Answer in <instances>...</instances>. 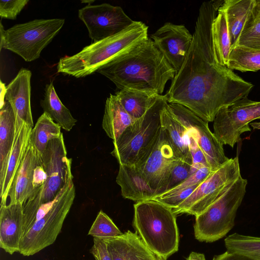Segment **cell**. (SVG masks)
I'll return each instance as SVG.
<instances>
[{
  "label": "cell",
  "mask_w": 260,
  "mask_h": 260,
  "mask_svg": "<svg viewBox=\"0 0 260 260\" xmlns=\"http://www.w3.org/2000/svg\"><path fill=\"white\" fill-rule=\"evenodd\" d=\"M223 2L201 4L191 45L166 94L168 103L182 105L208 122H213L222 108L248 97L253 87L216 59L211 27Z\"/></svg>",
  "instance_id": "1"
},
{
  "label": "cell",
  "mask_w": 260,
  "mask_h": 260,
  "mask_svg": "<svg viewBox=\"0 0 260 260\" xmlns=\"http://www.w3.org/2000/svg\"><path fill=\"white\" fill-rule=\"evenodd\" d=\"M96 72L119 90L129 89L162 94L176 72L150 38L124 52Z\"/></svg>",
  "instance_id": "2"
},
{
  "label": "cell",
  "mask_w": 260,
  "mask_h": 260,
  "mask_svg": "<svg viewBox=\"0 0 260 260\" xmlns=\"http://www.w3.org/2000/svg\"><path fill=\"white\" fill-rule=\"evenodd\" d=\"M179 159L161 127L155 145L138 163L119 165L116 181L122 197L139 202L165 192L172 170Z\"/></svg>",
  "instance_id": "3"
},
{
  "label": "cell",
  "mask_w": 260,
  "mask_h": 260,
  "mask_svg": "<svg viewBox=\"0 0 260 260\" xmlns=\"http://www.w3.org/2000/svg\"><path fill=\"white\" fill-rule=\"evenodd\" d=\"M148 29L143 22L135 21L122 31L92 43L73 55L60 58L57 63V72L77 78L91 75L147 39Z\"/></svg>",
  "instance_id": "4"
},
{
  "label": "cell",
  "mask_w": 260,
  "mask_h": 260,
  "mask_svg": "<svg viewBox=\"0 0 260 260\" xmlns=\"http://www.w3.org/2000/svg\"><path fill=\"white\" fill-rule=\"evenodd\" d=\"M133 226L147 247L162 260L178 250L179 234L172 209L154 200L134 205Z\"/></svg>",
  "instance_id": "5"
},
{
  "label": "cell",
  "mask_w": 260,
  "mask_h": 260,
  "mask_svg": "<svg viewBox=\"0 0 260 260\" xmlns=\"http://www.w3.org/2000/svg\"><path fill=\"white\" fill-rule=\"evenodd\" d=\"M168 104L166 94L160 95L141 118L113 141L114 148L111 154L119 165L135 166L152 148L161 129V112Z\"/></svg>",
  "instance_id": "6"
},
{
  "label": "cell",
  "mask_w": 260,
  "mask_h": 260,
  "mask_svg": "<svg viewBox=\"0 0 260 260\" xmlns=\"http://www.w3.org/2000/svg\"><path fill=\"white\" fill-rule=\"evenodd\" d=\"M73 179L72 175L49 207L36 214L28 230L22 235L19 251L21 254L33 255L55 241L75 198Z\"/></svg>",
  "instance_id": "7"
},
{
  "label": "cell",
  "mask_w": 260,
  "mask_h": 260,
  "mask_svg": "<svg viewBox=\"0 0 260 260\" xmlns=\"http://www.w3.org/2000/svg\"><path fill=\"white\" fill-rule=\"evenodd\" d=\"M248 181L241 176L220 198L196 217L194 237L211 243L225 237L235 225L237 210L246 193Z\"/></svg>",
  "instance_id": "8"
},
{
  "label": "cell",
  "mask_w": 260,
  "mask_h": 260,
  "mask_svg": "<svg viewBox=\"0 0 260 260\" xmlns=\"http://www.w3.org/2000/svg\"><path fill=\"white\" fill-rule=\"evenodd\" d=\"M65 20L61 18L35 19L17 24L5 30L1 23V49L10 50L25 61H34L59 32Z\"/></svg>",
  "instance_id": "9"
},
{
  "label": "cell",
  "mask_w": 260,
  "mask_h": 260,
  "mask_svg": "<svg viewBox=\"0 0 260 260\" xmlns=\"http://www.w3.org/2000/svg\"><path fill=\"white\" fill-rule=\"evenodd\" d=\"M42 159L47 179L35 197L24 204L26 215H35L42 205L53 202L72 175V159L67 157L62 133L49 142Z\"/></svg>",
  "instance_id": "10"
},
{
  "label": "cell",
  "mask_w": 260,
  "mask_h": 260,
  "mask_svg": "<svg viewBox=\"0 0 260 260\" xmlns=\"http://www.w3.org/2000/svg\"><path fill=\"white\" fill-rule=\"evenodd\" d=\"M241 176L238 157L229 158L214 171L181 204L172 209L176 215H199L224 194Z\"/></svg>",
  "instance_id": "11"
},
{
  "label": "cell",
  "mask_w": 260,
  "mask_h": 260,
  "mask_svg": "<svg viewBox=\"0 0 260 260\" xmlns=\"http://www.w3.org/2000/svg\"><path fill=\"white\" fill-rule=\"evenodd\" d=\"M257 119H260V101L246 97L218 111L213 121V134L222 145L233 148L243 133L251 131L249 123Z\"/></svg>",
  "instance_id": "12"
},
{
  "label": "cell",
  "mask_w": 260,
  "mask_h": 260,
  "mask_svg": "<svg viewBox=\"0 0 260 260\" xmlns=\"http://www.w3.org/2000/svg\"><path fill=\"white\" fill-rule=\"evenodd\" d=\"M168 107L174 117L195 138L212 171L229 160L224 154L223 145L210 131L207 121L182 105L168 103Z\"/></svg>",
  "instance_id": "13"
},
{
  "label": "cell",
  "mask_w": 260,
  "mask_h": 260,
  "mask_svg": "<svg viewBox=\"0 0 260 260\" xmlns=\"http://www.w3.org/2000/svg\"><path fill=\"white\" fill-rule=\"evenodd\" d=\"M78 17L86 26L93 43L122 31L135 21L121 7L107 3L89 4L79 10Z\"/></svg>",
  "instance_id": "14"
},
{
  "label": "cell",
  "mask_w": 260,
  "mask_h": 260,
  "mask_svg": "<svg viewBox=\"0 0 260 260\" xmlns=\"http://www.w3.org/2000/svg\"><path fill=\"white\" fill-rule=\"evenodd\" d=\"M150 38L176 74L178 73L186 58L193 35L184 25L166 22Z\"/></svg>",
  "instance_id": "15"
},
{
  "label": "cell",
  "mask_w": 260,
  "mask_h": 260,
  "mask_svg": "<svg viewBox=\"0 0 260 260\" xmlns=\"http://www.w3.org/2000/svg\"><path fill=\"white\" fill-rule=\"evenodd\" d=\"M42 161V156L28 142L23 158L9 189V204L19 203L24 205L27 201L35 197L38 191L34 187V175L36 168Z\"/></svg>",
  "instance_id": "16"
},
{
  "label": "cell",
  "mask_w": 260,
  "mask_h": 260,
  "mask_svg": "<svg viewBox=\"0 0 260 260\" xmlns=\"http://www.w3.org/2000/svg\"><path fill=\"white\" fill-rule=\"evenodd\" d=\"M23 205H1L0 247L11 255L19 252L23 232Z\"/></svg>",
  "instance_id": "17"
},
{
  "label": "cell",
  "mask_w": 260,
  "mask_h": 260,
  "mask_svg": "<svg viewBox=\"0 0 260 260\" xmlns=\"http://www.w3.org/2000/svg\"><path fill=\"white\" fill-rule=\"evenodd\" d=\"M30 70L22 68L7 86L6 100L11 106L16 120H20L34 127L30 106Z\"/></svg>",
  "instance_id": "18"
},
{
  "label": "cell",
  "mask_w": 260,
  "mask_h": 260,
  "mask_svg": "<svg viewBox=\"0 0 260 260\" xmlns=\"http://www.w3.org/2000/svg\"><path fill=\"white\" fill-rule=\"evenodd\" d=\"M112 260H162L129 230L115 237L102 239Z\"/></svg>",
  "instance_id": "19"
},
{
  "label": "cell",
  "mask_w": 260,
  "mask_h": 260,
  "mask_svg": "<svg viewBox=\"0 0 260 260\" xmlns=\"http://www.w3.org/2000/svg\"><path fill=\"white\" fill-rule=\"evenodd\" d=\"M32 128L25 122L16 119L14 143L4 178L0 182L1 205L7 204L9 189L25 153Z\"/></svg>",
  "instance_id": "20"
},
{
  "label": "cell",
  "mask_w": 260,
  "mask_h": 260,
  "mask_svg": "<svg viewBox=\"0 0 260 260\" xmlns=\"http://www.w3.org/2000/svg\"><path fill=\"white\" fill-rule=\"evenodd\" d=\"M168 104L161 113V127L165 131L177 157L191 163L188 133L169 110Z\"/></svg>",
  "instance_id": "21"
},
{
  "label": "cell",
  "mask_w": 260,
  "mask_h": 260,
  "mask_svg": "<svg viewBox=\"0 0 260 260\" xmlns=\"http://www.w3.org/2000/svg\"><path fill=\"white\" fill-rule=\"evenodd\" d=\"M255 4L256 0H224L221 5L226 18L232 48L236 45Z\"/></svg>",
  "instance_id": "22"
},
{
  "label": "cell",
  "mask_w": 260,
  "mask_h": 260,
  "mask_svg": "<svg viewBox=\"0 0 260 260\" xmlns=\"http://www.w3.org/2000/svg\"><path fill=\"white\" fill-rule=\"evenodd\" d=\"M134 122L116 95L110 94L106 101L102 124L107 135L115 141Z\"/></svg>",
  "instance_id": "23"
},
{
  "label": "cell",
  "mask_w": 260,
  "mask_h": 260,
  "mask_svg": "<svg viewBox=\"0 0 260 260\" xmlns=\"http://www.w3.org/2000/svg\"><path fill=\"white\" fill-rule=\"evenodd\" d=\"M16 118L10 103L6 100L0 111V182L3 180L14 140Z\"/></svg>",
  "instance_id": "24"
},
{
  "label": "cell",
  "mask_w": 260,
  "mask_h": 260,
  "mask_svg": "<svg viewBox=\"0 0 260 260\" xmlns=\"http://www.w3.org/2000/svg\"><path fill=\"white\" fill-rule=\"evenodd\" d=\"M117 99L134 121L141 118L161 94L129 89L119 90Z\"/></svg>",
  "instance_id": "25"
},
{
  "label": "cell",
  "mask_w": 260,
  "mask_h": 260,
  "mask_svg": "<svg viewBox=\"0 0 260 260\" xmlns=\"http://www.w3.org/2000/svg\"><path fill=\"white\" fill-rule=\"evenodd\" d=\"M40 105L44 112L48 114L63 129L70 132L75 125L77 120L59 99L52 81L46 85L44 99L40 101Z\"/></svg>",
  "instance_id": "26"
},
{
  "label": "cell",
  "mask_w": 260,
  "mask_h": 260,
  "mask_svg": "<svg viewBox=\"0 0 260 260\" xmlns=\"http://www.w3.org/2000/svg\"><path fill=\"white\" fill-rule=\"evenodd\" d=\"M213 47L217 61L228 67L232 46L225 14L219 8L211 27Z\"/></svg>",
  "instance_id": "27"
},
{
  "label": "cell",
  "mask_w": 260,
  "mask_h": 260,
  "mask_svg": "<svg viewBox=\"0 0 260 260\" xmlns=\"http://www.w3.org/2000/svg\"><path fill=\"white\" fill-rule=\"evenodd\" d=\"M61 128L48 114L44 112L31 129L29 142L42 156L49 142L61 135Z\"/></svg>",
  "instance_id": "28"
},
{
  "label": "cell",
  "mask_w": 260,
  "mask_h": 260,
  "mask_svg": "<svg viewBox=\"0 0 260 260\" xmlns=\"http://www.w3.org/2000/svg\"><path fill=\"white\" fill-rule=\"evenodd\" d=\"M228 67L242 72L260 70V49L235 46L231 49Z\"/></svg>",
  "instance_id": "29"
},
{
  "label": "cell",
  "mask_w": 260,
  "mask_h": 260,
  "mask_svg": "<svg viewBox=\"0 0 260 260\" xmlns=\"http://www.w3.org/2000/svg\"><path fill=\"white\" fill-rule=\"evenodd\" d=\"M224 242L226 250L260 260V237L235 233L228 236Z\"/></svg>",
  "instance_id": "30"
},
{
  "label": "cell",
  "mask_w": 260,
  "mask_h": 260,
  "mask_svg": "<svg viewBox=\"0 0 260 260\" xmlns=\"http://www.w3.org/2000/svg\"><path fill=\"white\" fill-rule=\"evenodd\" d=\"M236 45L260 49V8L256 5V2L243 28Z\"/></svg>",
  "instance_id": "31"
},
{
  "label": "cell",
  "mask_w": 260,
  "mask_h": 260,
  "mask_svg": "<svg viewBox=\"0 0 260 260\" xmlns=\"http://www.w3.org/2000/svg\"><path fill=\"white\" fill-rule=\"evenodd\" d=\"M122 234L109 216L102 210H100L89 230L88 235L93 238L106 239L115 237Z\"/></svg>",
  "instance_id": "32"
},
{
  "label": "cell",
  "mask_w": 260,
  "mask_h": 260,
  "mask_svg": "<svg viewBox=\"0 0 260 260\" xmlns=\"http://www.w3.org/2000/svg\"><path fill=\"white\" fill-rule=\"evenodd\" d=\"M199 185H194L181 190H169L152 200L174 209L178 207L186 199Z\"/></svg>",
  "instance_id": "33"
},
{
  "label": "cell",
  "mask_w": 260,
  "mask_h": 260,
  "mask_svg": "<svg viewBox=\"0 0 260 260\" xmlns=\"http://www.w3.org/2000/svg\"><path fill=\"white\" fill-rule=\"evenodd\" d=\"M191 163L179 159L173 168L165 192L182 183L190 175Z\"/></svg>",
  "instance_id": "34"
},
{
  "label": "cell",
  "mask_w": 260,
  "mask_h": 260,
  "mask_svg": "<svg viewBox=\"0 0 260 260\" xmlns=\"http://www.w3.org/2000/svg\"><path fill=\"white\" fill-rule=\"evenodd\" d=\"M187 133L190 152L192 158L190 172V175H191L202 167L206 166L210 168V166L204 152L199 146L195 138L189 133L187 132Z\"/></svg>",
  "instance_id": "35"
},
{
  "label": "cell",
  "mask_w": 260,
  "mask_h": 260,
  "mask_svg": "<svg viewBox=\"0 0 260 260\" xmlns=\"http://www.w3.org/2000/svg\"><path fill=\"white\" fill-rule=\"evenodd\" d=\"M28 0L0 1V16L2 18L15 20L28 3Z\"/></svg>",
  "instance_id": "36"
},
{
  "label": "cell",
  "mask_w": 260,
  "mask_h": 260,
  "mask_svg": "<svg viewBox=\"0 0 260 260\" xmlns=\"http://www.w3.org/2000/svg\"><path fill=\"white\" fill-rule=\"evenodd\" d=\"M213 172L209 167H202L172 190H181L194 185H199Z\"/></svg>",
  "instance_id": "37"
},
{
  "label": "cell",
  "mask_w": 260,
  "mask_h": 260,
  "mask_svg": "<svg viewBox=\"0 0 260 260\" xmlns=\"http://www.w3.org/2000/svg\"><path fill=\"white\" fill-rule=\"evenodd\" d=\"M89 252L95 260H112L106 244L102 239L93 238V245Z\"/></svg>",
  "instance_id": "38"
},
{
  "label": "cell",
  "mask_w": 260,
  "mask_h": 260,
  "mask_svg": "<svg viewBox=\"0 0 260 260\" xmlns=\"http://www.w3.org/2000/svg\"><path fill=\"white\" fill-rule=\"evenodd\" d=\"M46 179L47 176L42 161L38 165L35 170L33 180L34 188L38 191L41 187L44 184Z\"/></svg>",
  "instance_id": "39"
},
{
  "label": "cell",
  "mask_w": 260,
  "mask_h": 260,
  "mask_svg": "<svg viewBox=\"0 0 260 260\" xmlns=\"http://www.w3.org/2000/svg\"><path fill=\"white\" fill-rule=\"evenodd\" d=\"M212 260H253L245 256L226 250L219 255H215Z\"/></svg>",
  "instance_id": "40"
},
{
  "label": "cell",
  "mask_w": 260,
  "mask_h": 260,
  "mask_svg": "<svg viewBox=\"0 0 260 260\" xmlns=\"http://www.w3.org/2000/svg\"><path fill=\"white\" fill-rule=\"evenodd\" d=\"M0 107L1 108L5 103L6 101L4 99L5 98H6V94L7 92V86H5V84L4 83H3L2 80L0 81Z\"/></svg>",
  "instance_id": "41"
},
{
  "label": "cell",
  "mask_w": 260,
  "mask_h": 260,
  "mask_svg": "<svg viewBox=\"0 0 260 260\" xmlns=\"http://www.w3.org/2000/svg\"><path fill=\"white\" fill-rule=\"evenodd\" d=\"M186 260H206L205 255L203 253L192 252L190 253Z\"/></svg>",
  "instance_id": "42"
},
{
  "label": "cell",
  "mask_w": 260,
  "mask_h": 260,
  "mask_svg": "<svg viewBox=\"0 0 260 260\" xmlns=\"http://www.w3.org/2000/svg\"><path fill=\"white\" fill-rule=\"evenodd\" d=\"M256 5L260 8V0H256Z\"/></svg>",
  "instance_id": "43"
}]
</instances>
